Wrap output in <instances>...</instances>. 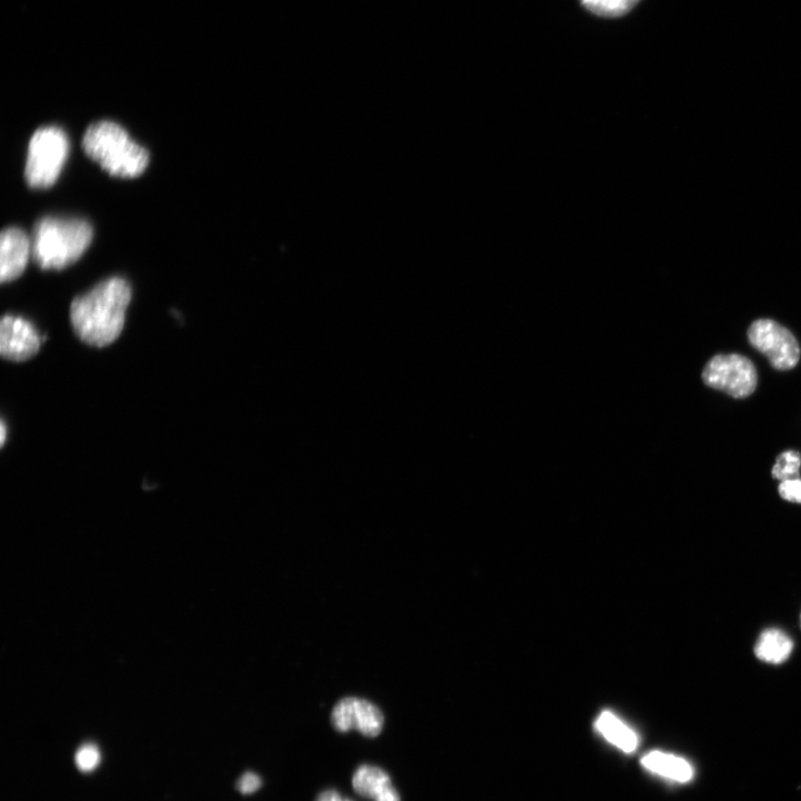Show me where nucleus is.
<instances>
[{
	"label": "nucleus",
	"mask_w": 801,
	"mask_h": 801,
	"mask_svg": "<svg viewBox=\"0 0 801 801\" xmlns=\"http://www.w3.org/2000/svg\"><path fill=\"white\" fill-rule=\"evenodd\" d=\"M130 300L131 289L120 278L105 280L76 297L71 305V321L76 335L96 347L112 344L124 329Z\"/></svg>",
	"instance_id": "1"
},
{
	"label": "nucleus",
	"mask_w": 801,
	"mask_h": 801,
	"mask_svg": "<svg viewBox=\"0 0 801 801\" xmlns=\"http://www.w3.org/2000/svg\"><path fill=\"white\" fill-rule=\"evenodd\" d=\"M93 240V229L80 218L43 217L33 233L31 253L42 270H63L75 263Z\"/></svg>",
	"instance_id": "2"
},
{
	"label": "nucleus",
	"mask_w": 801,
	"mask_h": 801,
	"mask_svg": "<svg viewBox=\"0 0 801 801\" xmlns=\"http://www.w3.org/2000/svg\"><path fill=\"white\" fill-rule=\"evenodd\" d=\"M82 149L112 176L138 177L150 163L148 150L134 142L120 125L110 120L94 123L86 129Z\"/></svg>",
	"instance_id": "3"
},
{
	"label": "nucleus",
	"mask_w": 801,
	"mask_h": 801,
	"mask_svg": "<svg viewBox=\"0 0 801 801\" xmlns=\"http://www.w3.org/2000/svg\"><path fill=\"white\" fill-rule=\"evenodd\" d=\"M69 153L66 132L58 126L41 127L34 132L25 167L27 185L33 189L53 187Z\"/></svg>",
	"instance_id": "4"
},
{
	"label": "nucleus",
	"mask_w": 801,
	"mask_h": 801,
	"mask_svg": "<svg viewBox=\"0 0 801 801\" xmlns=\"http://www.w3.org/2000/svg\"><path fill=\"white\" fill-rule=\"evenodd\" d=\"M702 379L708 386L736 398L749 396L756 386L754 366L739 354L716 355L705 366Z\"/></svg>",
	"instance_id": "5"
},
{
	"label": "nucleus",
	"mask_w": 801,
	"mask_h": 801,
	"mask_svg": "<svg viewBox=\"0 0 801 801\" xmlns=\"http://www.w3.org/2000/svg\"><path fill=\"white\" fill-rule=\"evenodd\" d=\"M748 339L777 370H790L799 363L797 340L789 330L773 320L754 321L749 328Z\"/></svg>",
	"instance_id": "6"
},
{
	"label": "nucleus",
	"mask_w": 801,
	"mask_h": 801,
	"mask_svg": "<svg viewBox=\"0 0 801 801\" xmlns=\"http://www.w3.org/2000/svg\"><path fill=\"white\" fill-rule=\"evenodd\" d=\"M331 725L341 734L356 730L365 737L376 738L384 728V716L374 703L347 697L340 700L333 708Z\"/></svg>",
	"instance_id": "7"
},
{
	"label": "nucleus",
	"mask_w": 801,
	"mask_h": 801,
	"mask_svg": "<svg viewBox=\"0 0 801 801\" xmlns=\"http://www.w3.org/2000/svg\"><path fill=\"white\" fill-rule=\"evenodd\" d=\"M36 328L25 319L7 316L0 327V352L4 359L24 363L33 358L41 346Z\"/></svg>",
	"instance_id": "8"
},
{
	"label": "nucleus",
	"mask_w": 801,
	"mask_h": 801,
	"mask_svg": "<svg viewBox=\"0 0 801 801\" xmlns=\"http://www.w3.org/2000/svg\"><path fill=\"white\" fill-rule=\"evenodd\" d=\"M31 243L18 228H9L0 236V280L3 283L18 279L25 271Z\"/></svg>",
	"instance_id": "9"
},
{
	"label": "nucleus",
	"mask_w": 801,
	"mask_h": 801,
	"mask_svg": "<svg viewBox=\"0 0 801 801\" xmlns=\"http://www.w3.org/2000/svg\"><path fill=\"white\" fill-rule=\"evenodd\" d=\"M352 787L359 796L373 801H403L391 776L379 766L366 764L356 768Z\"/></svg>",
	"instance_id": "10"
},
{
	"label": "nucleus",
	"mask_w": 801,
	"mask_h": 801,
	"mask_svg": "<svg viewBox=\"0 0 801 801\" xmlns=\"http://www.w3.org/2000/svg\"><path fill=\"white\" fill-rule=\"evenodd\" d=\"M793 641L783 631L767 630L756 640L754 654L770 664H781L792 653Z\"/></svg>",
	"instance_id": "11"
},
{
	"label": "nucleus",
	"mask_w": 801,
	"mask_h": 801,
	"mask_svg": "<svg viewBox=\"0 0 801 801\" xmlns=\"http://www.w3.org/2000/svg\"><path fill=\"white\" fill-rule=\"evenodd\" d=\"M643 765L652 773L681 783H687L694 776L691 766L685 760L660 751L647 754Z\"/></svg>",
	"instance_id": "12"
},
{
	"label": "nucleus",
	"mask_w": 801,
	"mask_h": 801,
	"mask_svg": "<svg viewBox=\"0 0 801 801\" xmlns=\"http://www.w3.org/2000/svg\"><path fill=\"white\" fill-rule=\"evenodd\" d=\"M596 727L606 739L623 751L633 752L638 747L637 735L608 711L598 719Z\"/></svg>",
	"instance_id": "13"
},
{
	"label": "nucleus",
	"mask_w": 801,
	"mask_h": 801,
	"mask_svg": "<svg viewBox=\"0 0 801 801\" xmlns=\"http://www.w3.org/2000/svg\"><path fill=\"white\" fill-rule=\"evenodd\" d=\"M640 0H581L582 5L594 15L618 18L627 15Z\"/></svg>",
	"instance_id": "14"
},
{
	"label": "nucleus",
	"mask_w": 801,
	"mask_h": 801,
	"mask_svg": "<svg viewBox=\"0 0 801 801\" xmlns=\"http://www.w3.org/2000/svg\"><path fill=\"white\" fill-rule=\"evenodd\" d=\"M800 467V455L796 452H786L777 458L773 468V476L780 481L799 479Z\"/></svg>",
	"instance_id": "15"
},
{
	"label": "nucleus",
	"mask_w": 801,
	"mask_h": 801,
	"mask_svg": "<svg viewBox=\"0 0 801 801\" xmlns=\"http://www.w3.org/2000/svg\"><path fill=\"white\" fill-rule=\"evenodd\" d=\"M100 751L93 745H85L76 753L75 762L81 772H91L100 763Z\"/></svg>",
	"instance_id": "16"
},
{
	"label": "nucleus",
	"mask_w": 801,
	"mask_h": 801,
	"mask_svg": "<svg viewBox=\"0 0 801 801\" xmlns=\"http://www.w3.org/2000/svg\"><path fill=\"white\" fill-rule=\"evenodd\" d=\"M780 497L792 504H801V480L790 479L781 481L779 485Z\"/></svg>",
	"instance_id": "17"
},
{
	"label": "nucleus",
	"mask_w": 801,
	"mask_h": 801,
	"mask_svg": "<svg viewBox=\"0 0 801 801\" xmlns=\"http://www.w3.org/2000/svg\"><path fill=\"white\" fill-rule=\"evenodd\" d=\"M262 779L254 773H245L238 781V789L244 794L256 792L262 787Z\"/></svg>",
	"instance_id": "18"
},
{
	"label": "nucleus",
	"mask_w": 801,
	"mask_h": 801,
	"mask_svg": "<svg viewBox=\"0 0 801 801\" xmlns=\"http://www.w3.org/2000/svg\"><path fill=\"white\" fill-rule=\"evenodd\" d=\"M316 801H353V800L344 798L335 789H327V790L321 791L318 794V797L316 798Z\"/></svg>",
	"instance_id": "19"
},
{
	"label": "nucleus",
	"mask_w": 801,
	"mask_h": 801,
	"mask_svg": "<svg viewBox=\"0 0 801 801\" xmlns=\"http://www.w3.org/2000/svg\"><path fill=\"white\" fill-rule=\"evenodd\" d=\"M5 441H7V424L3 421V423H2V445L5 444Z\"/></svg>",
	"instance_id": "20"
},
{
	"label": "nucleus",
	"mask_w": 801,
	"mask_h": 801,
	"mask_svg": "<svg viewBox=\"0 0 801 801\" xmlns=\"http://www.w3.org/2000/svg\"><path fill=\"white\" fill-rule=\"evenodd\" d=\"M800 627H801V614H800Z\"/></svg>",
	"instance_id": "21"
}]
</instances>
